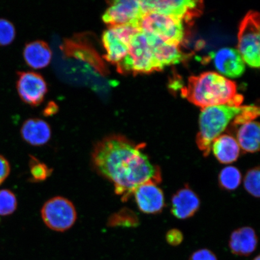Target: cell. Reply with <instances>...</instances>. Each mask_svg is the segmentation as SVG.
Instances as JSON below:
<instances>
[{
  "mask_svg": "<svg viewBox=\"0 0 260 260\" xmlns=\"http://www.w3.org/2000/svg\"><path fill=\"white\" fill-rule=\"evenodd\" d=\"M145 146L144 143L136 144L122 135H111L98 142L93 149V168L112 182L122 201L133 196L140 185L161 182L160 168L143 152Z\"/></svg>",
  "mask_w": 260,
  "mask_h": 260,
  "instance_id": "1",
  "label": "cell"
},
{
  "mask_svg": "<svg viewBox=\"0 0 260 260\" xmlns=\"http://www.w3.org/2000/svg\"><path fill=\"white\" fill-rule=\"evenodd\" d=\"M181 91L188 102L203 109L222 105L240 107L243 101V96L237 93L236 83L215 72L190 77L187 86Z\"/></svg>",
  "mask_w": 260,
  "mask_h": 260,
  "instance_id": "2",
  "label": "cell"
},
{
  "mask_svg": "<svg viewBox=\"0 0 260 260\" xmlns=\"http://www.w3.org/2000/svg\"><path fill=\"white\" fill-rule=\"evenodd\" d=\"M243 108L244 106L222 105L206 107L201 110L196 142L204 157L210 154L214 140L222 134L230 121L239 115Z\"/></svg>",
  "mask_w": 260,
  "mask_h": 260,
  "instance_id": "3",
  "label": "cell"
},
{
  "mask_svg": "<svg viewBox=\"0 0 260 260\" xmlns=\"http://www.w3.org/2000/svg\"><path fill=\"white\" fill-rule=\"evenodd\" d=\"M117 67L120 73L134 74L151 73L164 69L155 59L147 37L143 32L133 37L127 54Z\"/></svg>",
  "mask_w": 260,
  "mask_h": 260,
  "instance_id": "4",
  "label": "cell"
},
{
  "mask_svg": "<svg viewBox=\"0 0 260 260\" xmlns=\"http://www.w3.org/2000/svg\"><path fill=\"white\" fill-rule=\"evenodd\" d=\"M139 25L145 34L154 36L168 44L179 46L184 40L183 21L180 19L157 13H146Z\"/></svg>",
  "mask_w": 260,
  "mask_h": 260,
  "instance_id": "5",
  "label": "cell"
},
{
  "mask_svg": "<svg viewBox=\"0 0 260 260\" xmlns=\"http://www.w3.org/2000/svg\"><path fill=\"white\" fill-rule=\"evenodd\" d=\"M259 14L251 11L243 18L238 32V51L244 62L259 67Z\"/></svg>",
  "mask_w": 260,
  "mask_h": 260,
  "instance_id": "6",
  "label": "cell"
},
{
  "mask_svg": "<svg viewBox=\"0 0 260 260\" xmlns=\"http://www.w3.org/2000/svg\"><path fill=\"white\" fill-rule=\"evenodd\" d=\"M41 216L49 229L58 232L70 229L76 223L77 217L72 202L61 197L47 201L41 210Z\"/></svg>",
  "mask_w": 260,
  "mask_h": 260,
  "instance_id": "7",
  "label": "cell"
},
{
  "mask_svg": "<svg viewBox=\"0 0 260 260\" xmlns=\"http://www.w3.org/2000/svg\"><path fill=\"white\" fill-rule=\"evenodd\" d=\"M144 14L157 13L184 21H190L200 15L203 2L193 0H143L141 1Z\"/></svg>",
  "mask_w": 260,
  "mask_h": 260,
  "instance_id": "8",
  "label": "cell"
},
{
  "mask_svg": "<svg viewBox=\"0 0 260 260\" xmlns=\"http://www.w3.org/2000/svg\"><path fill=\"white\" fill-rule=\"evenodd\" d=\"M144 15L141 1L118 0L110 3L102 19L110 27L127 24H139Z\"/></svg>",
  "mask_w": 260,
  "mask_h": 260,
  "instance_id": "9",
  "label": "cell"
},
{
  "mask_svg": "<svg viewBox=\"0 0 260 260\" xmlns=\"http://www.w3.org/2000/svg\"><path fill=\"white\" fill-rule=\"evenodd\" d=\"M17 90L21 99L28 105L36 106L43 102L47 93L46 81L41 74L34 72L18 73Z\"/></svg>",
  "mask_w": 260,
  "mask_h": 260,
  "instance_id": "10",
  "label": "cell"
},
{
  "mask_svg": "<svg viewBox=\"0 0 260 260\" xmlns=\"http://www.w3.org/2000/svg\"><path fill=\"white\" fill-rule=\"evenodd\" d=\"M154 181H148L140 185L133 193L139 209L148 214L161 212L165 205L164 191Z\"/></svg>",
  "mask_w": 260,
  "mask_h": 260,
  "instance_id": "11",
  "label": "cell"
},
{
  "mask_svg": "<svg viewBox=\"0 0 260 260\" xmlns=\"http://www.w3.org/2000/svg\"><path fill=\"white\" fill-rule=\"evenodd\" d=\"M214 66L221 74L230 78L242 76L245 71V63L238 50L224 48L211 54Z\"/></svg>",
  "mask_w": 260,
  "mask_h": 260,
  "instance_id": "12",
  "label": "cell"
},
{
  "mask_svg": "<svg viewBox=\"0 0 260 260\" xmlns=\"http://www.w3.org/2000/svg\"><path fill=\"white\" fill-rule=\"evenodd\" d=\"M200 204L199 197L187 184L172 196L171 213L178 219H187L197 213Z\"/></svg>",
  "mask_w": 260,
  "mask_h": 260,
  "instance_id": "13",
  "label": "cell"
},
{
  "mask_svg": "<svg viewBox=\"0 0 260 260\" xmlns=\"http://www.w3.org/2000/svg\"><path fill=\"white\" fill-rule=\"evenodd\" d=\"M258 237L255 230L249 226L239 228L232 233L229 247L234 255L248 256L255 251Z\"/></svg>",
  "mask_w": 260,
  "mask_h": 260,
  "instance_id": "14",
  "label": "cell"
},
{
  "mask_svg": "<svg viewBox=\"0 0 260 260\" xmlns=\"http://www.w3.org/2000/svg\"><path fill=\"white\" fill-rule=\"evenodd\" d=\"M145 35L147 37L149 44L155 59L162 68L168 65L180 63L187 57L186 55L181 51L179 46L165 43L154 36Z\"/></svg>",
  "mask_w": 260,
  "mask_h": 260,
  "instance_id": "15",
  "label": "cell"
},
{
  "mask_svg": "<svg viewBox=\"0 0 260 260\" xmlns=\"http://www.w3.org/2000/svg\"><path fill=\"white\" fill-rule=\"evenodd\" d=\"M21 135L26 142L36 146L44 145L50 141L51 129L47 122L41 119H27L22 125Z\"/></svg>",
  "mask_w": 260,
  "mask_h": 260,
  "instance_id": "16",
  "label": "cell"
},
{
  "mask_svg": "<svg viewBox=\"0 0 260 260\" xmlns=\"http://www.w3.org/2000/svg\"><path fill=\"white\" fill-rule=\"evenodd\" d=\"M214 155L220 164H230L238 159L240 148L236 139L229 135H220L211 145Z\"/></svg>",
  "mask_w": 260,
  "mask_h": 260,
  "instance_id": "17",
  "label": "cell"
},
{
  "mask_svg": "<svg viewBox=\"0 0 260 260\" xmlns=\"http://www.w3.org/2000/svg\"><path fill=\"white\" fill-rule=\"evenodd\" d=\"M102 42L106 50L105 58L110 63L119 64L128 53L129 44L121 40L112 27L103 32Z\"/></svg>",
  "mask_w": 260,
  "mask_h": 260,
  "instance_id": "18",
  "label": "cell"
},
{
  "mask_svg": "<svg viewBox=\"0 0 260 260\" xmlns=\"http://www.w3.org/2000/svg\"><path fill=\"white\" fill-rule=\"evenodd\" d=\"M23 54L26 63L36 70L47 67L52 58L50 47L42 41H35L26 45Z\"/></svg>",
  "mask_w": 260,
  "mask_h": 260,
  "instance_id": "19",
  "label": "cell"
},
{
  "mask_svg": "<svg viewBox=\"0 0 260 260\" xmlns=\"http://www.w3.org/2000/svg\"><path fill=\"white\" fill-rule=\"evenodd\" d=\"M259 123L250 121L240 125L237 132V142L245 152L255 153L259 149Z\"/></svg>",
  "mask_w": 260,
  "mask_h": 260,
  "instance_id": "20",
  "label": "cell"
},
{
  "mask_svg": "<svg viewBox=\"0 0 260 260\" xmlns=\"http://www.w3.org/2000/svg\"><path fill=\"white\" fill-rule=\"evenodd\" d=\"M242 179V174L239 169L230 166L220 171L218 183L222 189L233 191L239 187L241 184Z\"/></svg>",
  "mask_w": 260,
  "mask_h": 260,
  "instance_id": "21",
  "label": "cell"
},
{
  "mask_svg": "<svg viewBox=\"0 0 260 260\" xmlns=\"http://www.w3.org/2000/svg\"><path fill=\"white\" fill-rule=\"evenodd\" d=\"M138 216L133 211L123 209L110 217L108 225L111 226H135L138 225Z\"/></svg>",
  "mask_w": 260,
  "mask_h": 260,
  "instance_id": "22",
  "label": "cell"
},
{
  "mask_svg": "<svg viewBox=\"0 0 260 260\" xmlns=\"http://www.w3.org/2000/svg\"><path fill=\"white\" fill-rule=\"evenodd\" d=\"M259 167L252 168L246 172L243 181L247 192L257 198L259 197Z\"/></svg>",
  "mask_w": 260,
  "mask_h": 260,
  "instance_id": "23",
  "label": "cell"
},
{
  "mask_svg": "<svg viewBox=\"0 0 260 260\" xmlns=\"http://www.w3.org/2000/svg\"><path fill=\"white\" fill-rule=\"evenodd\" d=\"M17 207V200L14 193L9 190H0V216L12 214Z\"/></svg>",
  "mask_w": 260,
  "mask_h": 260,
  "instance_id": "24",
  "label": "cell"
},
{
  "mask_svg": "<svg viewBox=\"0 0 260 260\" xmlns=\"http://www.w3.org/2000/svg\"><path fill=\"white\" fill-rule=\"evenodd\" d=\"M30 168L32 179L35 181H43L52 173L51 169L32 156L30 160Z\"/></svg>",
  "mask_w": 260,
  "mask_h": 260,
  "instance_id": "25",
  "label": "cell"
},
{
  "mask_svg": "<svg viewBox=\"0 0 260 260\" xmlns=\"http://www.w3.org/2000/svg\"><path fill=\"white\" fill-rule=\"evenodd\" d=\"M15 28L7 19H0V45L11 44L15 38Z\"/></svg>",
  "mask_w": 260,
  "mask_h": 260,
  "instance_id": "26",
  "label": "cell"
},
{
  "mask_svg": "<svg viewBox=\"0 0 260 260\" xmlns=\"http://www.w3.org/2000/svg\"><path fill=\"white\" fill-rule=\"evenodd\" d=\"M259 115V109L255 106H244L242 112L234 119L233 125H241L246 122L252 121Z\"/></svg>",
  "mask_w": 260,
  "mask_h": 260,
  "instance_id": "27",
  "label": "cell"
},
{
  "mask_svg": "<svg viewBox=\"0 0 260 260\" xmlns=\"http://www.w3.org/2000/svg\"><path fill=\"white\" fill-rule=\"evenodd\" d=\"M184 236L181 231L177 229H172L168 231L166 235V240L169 244L172 246L180 245L183 242Z\"/></svg>",
  "mask_w": 260,
  "mask_h": 260,
  "instance_id": "28",
  "label": "cell"
},
{
  "mask_svg": "<svg viewBox=\"0 0 260 260\" xmlns=\"http://www.w3.org/2000/svg\"><path fill=\"white\" fill-rule=\"evenodd\" d=\"M188 260H217V258L215 253L211 250L201 249L194 252Z\"/></svg>",
  "mask_w": 260,
  "mask_h": 260,
  "instance_id": "29",
  "label": "cell"
},
{
  "mask_svg": "<svg viewBox=\"0 0 260 260\" xmlns=\"http://www.w3.org/2000/svg\"><path fill=\"white\" fill-rule=\"evenodd\" d=\"M11 171L9 162L3 156L0 155V185L7 178Z\"/></svg>",
  "mask_w": 260,
  "mask_h": 260,
  "instance_id": "30",
  "label": "cell"
},
{
  "mask_svg": "<svg viewBox=\"0 0 260 260\" xmlns=\"http://www.w3.org/2000/svg\"><path fill=\"white\" fill-rule=\"evenodd\" d=\"M252 260H260L259 255L256 256V257L253 258Z\"/></svg>",
  "mask_w": 260,
  "mask_h": 260,
  "instance_id": "31",
  "label": "cell"
}]
</instances>
